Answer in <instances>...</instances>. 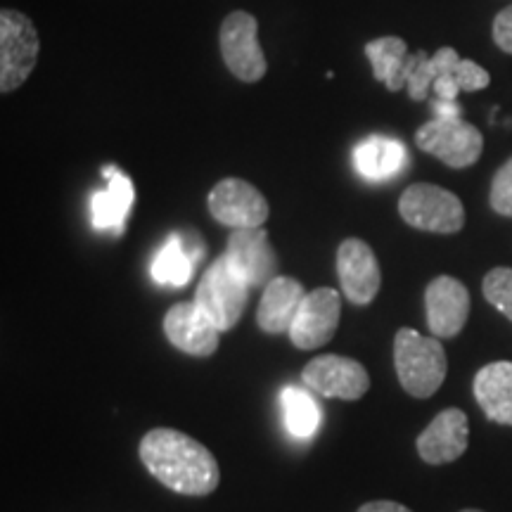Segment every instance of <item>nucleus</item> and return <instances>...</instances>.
<instances>
[{"label": "nucleus", "instance_id": "1", "mask_svg": "<svg viewBox=\"0 0 512 512\" xmlns=\"http://www.w3.org/2000/svg\"><path fill=\"white\" fill-rule=\"evenodd\" d=\"M140 460L152 477L181 496H209L221 482L211 451L185 432L157 427L140 439Z\"/></svg>", "mask_w": 512, "mask_h": 512}, {"label": "nucleus", "instance_id": "2", "mask_svg": "<svg viewBox=\"0 0 512 512\" xmlns=\"http://www.w3.org/2000/svg\"><path fill=\"white\" fill-rule=\"evenodd\" d=\"M394 368L401 387L415 399H430L446 380V351L439 339L401 328L394 337Z\"/></svg>", "mask_w": 512, "mask_h": 512}, {"label": "nucleus", "instance_id": "3", "mask_svg": "<svg viewBox=\"0 0 512 512\" xmlns=\"http://www.w3.org/2000/svg\"><path fill=\"white\" fill-rule=\"evenodd\" d=\"M249 290L252 287L230 268L226 256L221 254L202 273L200 285H197L195 292V304L207 313L216 328L228 332L240 323L249 299Z\"/></svg>", "mask_w": 512, "mask_h": 512}, {"label": "nucleus", "instance_id": "4", "mask_svg": "<svg viewBox=\"0 0 512 512\" xmlns=\"http://www.w3.org/2000/svg\"><path fill=\"white\" fill-rule=\"evenodd\" d=\"M399 214L408 226L425 233L453 235L465 226V207L460 197L432 183H415L403 190Z\"/></svg>", "mask_w": 512, "mask_h": 512}, {"label": "nucleus", "instance_id": "5", "mask_svg": "<svg viewBox=\"0 0 512 512\" xmlns=\"http://www.w3.org/2000/svg\"><path fill=\"white\" fill-rule=\"evenodd\" d=\"M415 145L451 169H467L482 157L484 138L460 117H434L415 131Z\"/></svg>", "mask_w": 512, "mask_h": 512}, {"label": "nucleus", "instance_id": "6", "mask_svg": "<svg viewBox=\"0 0 512 512\" xmlns=\"http://www.w3.org/2000/svg\"><path fill=\"white\" fill-rule=\"evenodd\" d=\"M41 38L34 22L17 10L0 12V91L12 93L34 72Z\"/></svg>", "mask_w": 512, "mask_h": 512}, {"label": "nucleus", "instance_id": "7", "mask_svg": "<svg viewBox=\"0 0 512 512\" xmlns=\"http://www.w3.org/2000/svg\"><path fill=\"white\" fill-rule=\"evenodd\" d=\"M221 55L238 81L256 83L266 76L268 62L259 43V22L245 10H235L221 24Z\"/></svg>", "mask_w": 512, "mask_h": 512}, {"label": "nucleus", "instance_id": "8", "mask_svg": "<svg viewBox=\"0 0 512 512\" xmlns=\"http://www.w3.org/2000/svg\"><path fill=\"white\" fill-rule=\"evenodd\" d=\"M207 207L214 221L233 230L261 228L271 214L261 190L242 178H223L216 183L209 192Z\"/></svg>", "mask_w": 512, "mask_h": 512}, {"label": "nucleus", "instance_id": "9", "mask_svg": "<svg viewBox=\"0 0 512 512\" xmlns=\"http://www.w3.org/2000/svg\"><path fill=\"white\" fill-rule=\"evenodd\" d=\"M302 380L325 399L358 401L368 394L370 375L361 363L344 356H318L302 370Z\"/></svg>", "mask_w": 512, "mask_h": 512}, {"label": "nucleus", "instance_id": "10", "mask_svg": "<svg viewBox=\"0 0 512 512\" xmlns=\"http://www.w3.org/2000/svg\"><path fill=\"white\" fill-rule=\"evenodd\" d=\"M226 261L245 283L252 287H266L278 278V256L264 228H238L230 233L226 245Z\"/></svg>", "mask_w": 512, "mask_h": 512}, {"label": "nucleus", "instance_id": "11", "mask_svg": "<svg viewBox=\"0 0 512 512\" xmlns=\"http://www.w3.org/2000/svg\"><path fill=\"white\" fill-rule=\"evenodd\" d=\"M342 302L332 287H318L304 297L290 328V339L297 349L313 351L335 337Z\"/></svg>", "mask_w": 512, "mask_h": 512}, {"label": "nucleus", "instance_id": "12", "mask_svg": "<svg viewBox=\"0 0 512 512\" xmlns=\"http://www.w3.org/2000/svg\"><path fill=\"white\" fill-rule=\"evenodd\" d=\"M337 275L344 297L356 306H368L382 287V271L368 242L349 238L337 249Z\"/></svg>", "mask_w": 512, "mask_h": 512}, {"label": "nucleus", "instance_id": "13", "mask_svg": "<svg viewBox=\"0 0 512 512\" xmlns=\"http://www.w3.org/2000/svg\"><path fill=\"white\" fill-rule=\"evenodd\" d=\"M164 335L183 354L207 358L219 349L221 330L195 302H181L166 311Z\"/></svg>", "mask_w": 512, "mask_h": 512}, {"label": "nucleus", "instance_id": "14", "mask_svg": "<svg viewBox=\"0 0 512 512\" xmlns=\"http://www.w3.org/2000/svg\"><path fill=\"white\" fill-rule=\"evenodd\" d=\"M425 313L434 337H456L470 316V292L458 278L439 275L425 290Z\"/></svg>", "mask_w": 512, "mask_h": 512}, {"label": "nucleus", "instance_id": "15", "mask_svg": "<svg viewBox=\"0 0 512 512\" xmlns=\"http://www.w3.org/2000/svg\"><path fill=\"white\" fill-rule=\"evenodd\" d=\"M470 444V422L460 408H446L418 437V453L425 463L446 465L458 460Z\"/></svg>", "mask_w": 512, "mask_h": 512}, {"label": "nucleus", "instance_id": "16", "mask_svg": "<svg viewBox=\"0 0 512 512\" xmlns=\"http://www.w3.org/2000/svg\"><path fill=\"white\" fill-rule=\"evenodd\" d=\"M102 176L107 178V188L98 190L91 197V219L93 228L102 233H124L126 219L131 214L133 200H136V190H133L131 178L114 166H105Z\"/></svg>", "mask_w": 512, "mask_h": 512}, {"label": "nucleus", "instance_id": "17", "mask_svg": "<svg viewBox=\"0 0 512 512\" xmlns=\"http://www.w3.org/2000/svg\"><path fill=\"white\" fill-rule=\"evenodd\" d=\"M306 294L309 292L304 290V285L299 283V280L287 278V275L273 278L271 283L264 287L259 309H256V323H259V328L268 332V335H283V332H290L294 316H297Z\"/></svg>", "mask_w": 512, "mask_h": 512}, {"label": "nucleus", "instance_id": "18", "mask_svg": "<svg viewBox=\"0 0 512 512\" xmlns=\"http://www.w3.org/2000/svg\"><path fill=\"white\" fill-rule=\"evenodd\" d=\"M204 256L202 238L192 233H171L164 247L159 249L155 261H152L150 273L155 283L166 287L188 285L195 271V261Z\"/></svg>", "mask_w": 512, "mask_h": 512}, {"label": "nucleus", "instance_id": "19", "mask_svg": "<svg viewBox=\"0 0 512 512\" xmlns=\"http://www.w3.org/2000/svg\"><path fill=\"white\" fill-rule=\"evenodd\" d=\"M408 164H411V155H408L406 145L396 138L370 136L358 143L354 150L356 171L375 183L399 176Z\"/></svg>", "mask_w": 512, "mask_h": 512}, {"label": "nucleus", "instance_id": "20", "mask_svg": "<svg viewBox=\"0 0 512 512\" xmlns=\"http://www.w3.org/2000/svg\"><path fill=\"white\" fill-rule=\"evenodd\" d=\"M475 399L486 418L512 427V363L496 361L475 375Z\"/></svg>", "mask_w": 512, "mask_h": 512}, {"label": "nucleus", "instance_id": "21", "mask_svg": "<svg viewBox=\"0 0 512 512\" xmlns=\"http://www.w3.org/2000/svg\"><path fill=\"white\" fill-rule=\"evenodd\" d=\"M366 55L373 64V74L377 81L392 93H399L406 88V69L411 53H408L406 41L399 36H382L370 41L366 46Z\"/></svg>", "mask_w": 512, "mask_h": 512}, {"label": "nucleus", "instance_id": "22", "mask_svg": "<svg viewBox=\"0 0 512 512\" xmlns=\"http://www.w3.org/2000/svg\"><path fill=\"white\" fill-rule=\"evenodd\" d=\"M460 60L463 57L458 55L456 48H439L434 55H427L425 50L413 53L406 69V91L411 95V100H430L434 81L451 72Z\"/></svg>", "mask_w": 512, "mask_h": 512}, {"label": "nucleus", "instance_id": "23", "mask_svg": "<svg viewBox=\"0 0 512 512\" xmlns=\"http://www.w3.org/2000/svg\"><path fill=\"white\" fill-rule=\"evenodd\" d=\"M280 406H283V418L287 430L297 439H311L320 425V408L299 387H285L280 392Z\"/></svg>", "mask_w": 512, "mask_h": 512}, {"label": "nucleus", "instance_id": "24", "mask_svg": "<svg viewBox=\"0 0 512 512\" xmlns=\"http://www.w3.org/2000/svg\"><path fill=\"white\" fill-rule=\"evenodd\" d=\"M482 292L486 302L501 311L505 318L512 320V268L498 266L494 271L486 273Z\"/></svg>", "mask_w": 512, "mask_h": 512}, {"label": "nucleus", "instance_id": "25", "mask_svg": "<svg viewBox=\"0 0 512 512\" xmlns=\"http://www.w3.org/2000/svg\"><path fill=\"white\" fill-rule=\"evenodd\" d=\"M489 202L496 214L512 219V157L496 171L494 181H491Z\"/></svg>", "mask_w": 512, "mask_h": 512}, {"label": "nucleus", "instance_id": "26", "mask_svg": "<svg viewBox=\"0 0 512 512\" xmlns=\"http://www.w3.org/2000/svg\"><path fill=\"white\" fill-rule=\"evenodd\" d=\"M494 41L505 55H512V5L501 10L494 19Z\"/></svg>", "mask_w": 512, "mask_h": 512}, {"label": "nucleus", "instance_id": "27", "mask_svg": "<svg viewBox=\"0 0 512 512\" xmlns=\"http://www.w3.org/2000/svg\"><path fill=\"white\" fill-rule=\"evenodd\" d=\"M356 512H413V510H408L406 505L394 503V501H370L366 505H361Z\"/></svg>", "mask_w": 512, "mask_h": 512}, {"label": "nucleus", "instance_id": "28", "mask_svg": "<svg viewBox=\"0 0 512 512\" xmlns=\"http://www.w3.org/2000/svg\"><path fill=\"white\" fill-rule=\"evenodd\" d=\"M460 512H482V510H460Z\"/></svg>", "mask_w": 512, "mask_h": 512}]
</instances>
